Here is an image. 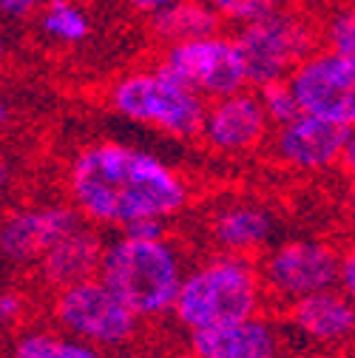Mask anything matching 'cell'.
<instances>
[{"label":"cell","mask_w":355,"mask_h":358,"mask_svg":"<svg viewBox=\"0 0 355 358\" xmlns=\"http://www.w3.org/2000/svg\"><path fill=\"white\" fill-rule=\"evenodd\" d=\"M68 202L100 231H128L145 222H173L191 205L188 176L157 151L94 140L74 151L66 171Z\"/></svg>","instance_id":"6da1fadb"},{"label":"cell","mask_w":355,"mask_h":358,"mask_svg":"<svg viewBox=\"0 0 355 358\" xmlns=\"http://www.w3.org/2000/svg\"><path fill=\"white\" fill-rule=\"evenodd\" d=\"M188 267L191 262L168 236V225L145 222L108 239L100 279L151 324L173 316Z\"/></svg>","instance_id":"7a4b0ae2"},{"label":"cell","mask_w":355,"mask_h":358,"mask_svg":"<svg viewBox=\"0 0 355 358\" xmlns=\"http://www.w3.org/2000/svg\"><path fill=\"white\" fill-rule=\"evenodd\" d=\"M268 290L259 259L210 250L191 262L173 307V322L182 333L250 319L268 307Z\"/></svg>","instance_id":"3957f363"},{"label":"cell","mask_w":355,"mask_h":358,"mask_svg":"<svg viewBox=\"0 0 355 358\" xmlns=\"http://www.w3.org/2000/svg\"><path fill=\"white\" fill-rule=\"evenodd\" d=\"M108 106L119 120L180 143L199 140L208 114V100L162 63L114 80L108 88Z\"/></svg>","instance_id":"277c9868"},{"label":"cell","mask_w":355,"mask_h":358,"mask_svg":"<svg viewBox=\"0 0 355 358\" xmlns=\"http://www.w3.org/2000/svg\"><path fill=\"white\" fill-rule=\"evenodd\" d=\"M233 37L256 88L290 80L307 57L324 49L321 20L301 6H270L264 15L242 23Z\"/></svg>","instance_id":"5b68a950"},{"label":"cell","mask_w":355,"mask_h":358,"mask_svg":"<svg viewBox=\"0 0 355 358\" xmlns=\"http://www.w3.org/2000/svg\"><path fill=\"white\" fill-rule=\"evenodd\" d=\"M46 319L103 352L137 344L145 322L100 276L49 293Z\"/></svg>","instance_id":"8992f818"},{"label":"cell","mask_w":355,"mask_h":358,"mask_svg":"<svg viewBox=\"0 0 355 358\" xmlns=\"http://www.w3.org/2000/svg\"><path fill=\"white\" fill-rule=\"evenodd\" d=\"M268 299L282 310L313 293L338 287L341 248L319 236H287L259 256Z\"/></svg>","instance_id":"52a82bcc"},{"label":"cell","mask_w":355,"mask_h":358,"mask_svg":"<svg viewBox=\"0 0 355 358\" xmlns=\"http://www.w3.org/2000/svg\"><path fill=\"white\" fill-rule=\"evenodd\" d=\"M162 66L171 69L208 103L245 92L250 85V74L236 37H228L222 31L165 46Z\"/></svg>","instance_id":"ba28073f"},{"label":"cell","mask_w":355,"mask_h":358,"mask_svg":"<svg viewBox=\"0 0 355 358\" xmlns=\"http://www.w3.org/2000/svg\"><path fill=\"white\" fill-rule=\"evenodd\" d=\"M287 341L319 358H355V301L341 290H321L282 307Z\"/></svg>","instance_id":"9c48e42d"},{"label":"cell","mask_w":355,"mask_h":358,"mask_svg":"<svg viewBox=\"0 0 355 358\" xmlns=\"http://www.w3.org/2000/svg\"><path fill=\"white\" fill-rule=\"evenodd\" d=\"M82 222L77 208L68 202H46L15 208L0 228V253L12 271H37V264L68 231Z\"/></svg>","instance_id":"30bf717a"},{"label":"cell","mask_w":355,"mask_h":358,"mask_svg":"<svg viewBox=\"0 0 355 358\" xmlns=\"http://www.w3.org/2000/svg\"><path fill=\"white\" fill-rule=\"evenodd\" d=\"M301 111L338 122L355 134V63L319 49L290 77Z\"/></svg>","instance_id":"8fae6325"},{"label":"cell","mask_w":355,"mask_h":358,"mask_svg":"<svg viewBox=\"0 0 355 358\" xmlns=\"http://www.w3.org/2000/svg\"><path fill=\"white\" fill-rule=\"evenodd\" d=\"M352 131L316 114H296L293 120L273 128V157L298 173H324L344 165Z\"/></svg>","instance_id":"7c38bea8"},{"label":"cell","mask_w":355,"mask_h":358,"mask_svg":"<svg viewBox=\"0 0 355 358\" xmlns=\"http://www.w3.org/2000/svg\"><path fill=\"white\" fill-rule=\"evenodd\" d=\"M273 120L259 92H236L208 103L199 140L219 157H245L273 137Z\"/></svg>","instance_id":"4fadbf2b"},{"label":"cell","mask_w":355,"mask_h":358,"mask_svg":"<svg viewBox=\"0 0 355 358\" xmlns=\"http://www.w3.org/2000/svg\"><path fill=\"white\" fill-rule=\"evenodd\" d=\"M287 344L282 319L264 310L250 319L185 333V358H282Z\"/></svg>","instance_id":"5bb4252c"},{"label":"cell","mask_w":355,"mask_h":358,"mask_svg":"<svg viewBox=\"0 0 355 358\" xmlns=\"http://www.w3.org/2000/svg\"><path fill=\"white\" fill-rule=\"evenodd\" d=\"M279 234L273 208L259 199H225L208 210L205 236L213 250L236 256H261Z\"/></svg>","instance_id":"9a60e30c"},{"label":"cell","mask_w":355,"mask_h":358,"mask_svg":"<svg viewBox=\"0 0 355 358\" xmlns=\"http://www.w3.org/2000/svg\"><path fill=\"white\" fill-rule=\"evenodd\" d=\"M106 245H108V239L103 236V231L82 219L80 225L74 231H68L37 264L34 276H37L40 287L52 293V290L100 276Z\"/></svg>","instance_id":"2e32d148"},{"label":"cell","mask_w":355,"mask_h":358,"mask_svg":"<svg viewBox=\"0 0 355 358\" xmlns=\"http://www.w3.org/2000/svg\"><path fill=\"white\" fill-rule=\"evenodd\" d=\"M6 358H106V352L57 330L52 322H29L9 336Z\"/></svg>","instance_id":"e0dca14e"},{"label":"cell","mask_w":355,"mask_h":358,"mask_svg":"<svg viewBox=\"0 0 355 358\" xmlns=\"http://www.w3.org/2000/svg\"><path fill=\"white\" fill-rule=\"evenodd\" d=\"M222 29V17L205 6L202 0H182L157 17H151V31L162 46H176V43H188L196 37L216 34Z\"/></svg>","instance_id":"ac0fdd59"},{"label":"cell","mask_w":355,"mask_h":358,"mask_svg":"<svg viewBox=\"0 0 355 358\" xmlns=\"http://www.w3.org/2000/svg\"><path fill=\"white\" fill-rule=\"evenodd\" d=\"M40 31L55 43L63 46H77L88 34H92V20L88 12L77 3V0H49L46 6L37 12Z\"/></svg>","instance_id":"d6986e66"},{"label":"cell","mask_w":355,"mask_h":358,"mask_svg":"<svg viewBox=\"0 0 355 358\" xmlns=\"http://www.w3.org/2000/svg\"><path fill=\"white\" fill-rule=\"evenodd\" d=\"M321 43L333 55L355 63V0H338L321 17Z\"/></svg>","instance_id":"ffe728a7"},{"label":"cell","mask_w":355,"mask_h":358,"mask_svg":"<svg viewBox=\"0 0 355 358\" xmlns=\"http://www.w3.org/2000/svg\"><path fill=\"white\" fill-rule=\"evenodd\" d=\"M264 108H268L273 125H282L287 120H293L296 114H301V106H298V97L293 92L290 80H279V83H268V85H259L256 88Z\"/></svg>","instance_id":"44dd1931"},{"label":"cell","mask_w":355,"mask_h":358,"mask_svg":"<svg viewBox=\"0 0 355 358\" xmlns=\"http://www.w3.org/2000/svg\"><path fill=\"white\" fill-rule=\"evenodd\" d=\"M205 6H210L222 20H231V23H247L259 15H264L270 6H276L273 0H202Z\"/></svg>","instance_id":"7402d4cb"},{"label":"cell","mask_w":355,"mask_h":358,"mask_svg":"<svg viewBox=\"0 0 355 358\" xmlns=\"http://www.w3.org/2000/svg\"><path fill=\"white\" fill-rule=\"evenodd\" d=\"M0 316H3V324L12 333L26 327L29 324V296L20 287H6L3 299H0Z\"/></svg>","instance_id":"603a6c76"},{"label":"cell","mask_w":355,"mask_h":358,"mask_svg":"<svg viewBox=\"0 0 355 358\" xmlns=\"http://www.w3.org/2000/svg\"><path fill=\"white\" fill-rule=\"evenodd\" d=\"M338 287L355 301V239L341 248V276H338Z\"/></svg>","instance_id":"cb8c5ba5"},{"label":"cell","mask_w":355,"mask_h":358,"mask_svg":"<svg viewBox=\"0 0 355 358\" xmlns=\"http://www.w3.org/2000/svg\"><path fill=\"white\" fill-rule=\"evenodd\" d=\"M49 0H0V9H3L6 17H26V15H34L46 6Z\"/></svg>","instance_id":"d4e9b609"},{"label":"cell","mask_w":355,"mask_h":358,"mask_svg":"<svg viewBox=\"0 0 355 358\" xmlns=\"http://www.w3.org/2000/svg\"><path fill=\"white\" fill-rule=\"evenodd\" d=\"M176 3H182V0H125L128 9H134L137 15H143V17H148V20L157 17L159 12L176 6Z\"/></svg>","instance_id":"484cf974"},{"label":"cell","mask_w":355,"mask_h":358,"mask_svg":"<svg viewBox=\"0 0 355 358\" xmlns=\"http://www.w3.org/2000/svg\"><path fill=\"white\" fill-rule=\"evenodd\" d=\"M344 176H347V185H349V210L355 216V134L349 140V148H347V157H344Z\"/></svg>","instance_id":"4316f807"},{"label":"cell","mask_w":355,"mask_h":358,"mask_svg":"<svg viewBox=\"0 0 355 358\" xmlns=\"http://www.w3.org/2000/svg\"><path fill=\"white\" fill-rule=\"evenodd\" d=\"M106 358H154V355H148V352L140 350L137 344H131V347H119V350L106 352Z\"/></svg>","instance_id":"83f0119b"},{"label":"cell","mask_w":355,"mask_h":358,"mask_svg":"<svg viewBox=\"0 0 355 358\" xmlns=\"http://www.w3.org/2000/svg\"><path fill=\"white\" fill-rule=\"evenodd\" d=\"M276 6H310V3H324V0H273Z\"/></svg>","instance_id":"f1b7e54d"}]
</instances>
